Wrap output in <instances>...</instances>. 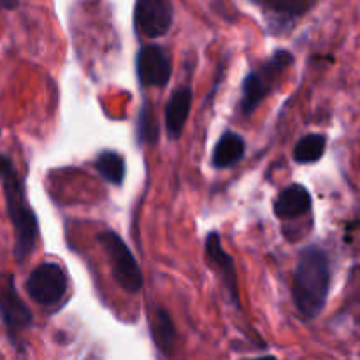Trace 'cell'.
Returning <instances> with one entry per match:
<instances>
[{"label": "cell", "mask_w": 360, "mask_h": 360, "mask_svg": "<svg viewBox=\"0 0 360 360\" xmlns=\"http://www.w3.org/2000/svg\"><path fill=\"white\" fill-rule=\"evenodd\" d=\"M333 281L330 259L319 246H306L299 252L294 269L292 297L302 319L315 320L326 308Z\"/></svg>", "instance_id": "1"}, {"label": "cell", "mask_w": 360, "mask_h": 360, "mask_svg": "<svg viewBox=\"0 0 360 360\" xmlns=\"http://www.w3.org/2000/svg\"><path fill=\"white\" fill-rule=\"evenodd\" d=\"M4 186L7 214L14 231V257L18 262H25L37 246L39 221L27 199L25 181L13 167L0 178Z\"/></svg>", "instance_id": "2"}, {"label": "cell", "mask_w": 360, "mask_h": 360, "mask_svg": "<svg viewBox=\"0 0 360 360\" xmlns=\"http://www.w3.org/2000/svg\"><path fill=\"white\" fill-rule=\"evenodd\" d=\"M294 62V55L287 49H278L269 60L262 65L260 70H252L246 74L243 81V97L239 102V109L243 115H252L257 108L264 102V98L269 95L273 86L276 84L278 77L281 76L285 69Z\"/></svg>", "instance_id": "3"}, {"label": "cell", "mask_w": 360, "mask_h": 360, "mask_svg": "<svg viewBox=\"0 0 360 360\" xmlns=\"http://www.w3.org/2000/svg\"><path fill=\"white\" fill-rule=\"evenodd\" d=\"M97 241L105 252V255H108L112 278H115L116 283L129 294L141 292L144 285L143 273H141L139 264H137L136 257L130 252L129 246L125 245V241L112 231L101 232Z\"/></svg>", "instance_id": "4"}, {"label": "cell", "mask_w": 360, "mask_h": 360, "mask_svg": "<svg viewBox=\"0 0 360 360\" xmlns=\"http://www.w3.org/2000/svg\"><path fill=\"white\" fill-rule=\"evenodd\" d=\"M27 292L35 304L55 308L67 294V276L55 262H42L35 267L27 280Z\"/></svg>", "instance_id": "5"}, {"label": "cell", "mask_w": 360, "mask_h": 360, "mask_svg": "<svg viewBox=\"0 0 360 360\" xmlns=\"http://www.w3.org/2000/svg\"><path fill=\"white\" fill-rule=\"evenodd\" d=\"M0 319L11 340L32 326V311L16 290L13 274H0Z\"/></svg>", "instance_id": "6"}, {"label": "cell", "mask_w": 360, "mask_h": 360, "mask_svg": "<svg viewBox=\"0 0 360 360\" xmlns=\"http://www.w3.org/2000/svg\"><path fill=\"white\" fill-rule=\"evenodd\" d=\"M137 76L143 86H167L172 76L171 55L162 46H143L137 53Z\"/></svg>", "instance_id": "7"}, {"label": "cell", "mask_w": 360, "mask_h": 360, "mask_svg": "<svg viewBox=\"0 0 360 360\" xmlns=\"http://www.w3.org/2000/svg\"><path fill=\"white\" fill-rule=\"evenodd\" d=\"M136 27L146 37H162L172 27V9L171 0H137L136 4Z\"/></svg>", "instance_id": "8"}, {"label": "cell", "mask_w": 360, "mask_h": 360, "mask_svg": "<svg viewBox=\"0 0 360 360\" xmlns=\"http://www.w3.org/2000/svg\"><path fill=\"white\" fill-rule=\"evenodd\" d=\"M206 257L207 264L217 269L224 280L225 288L231 295L232 302L239 308V290H238V273H236V262L231 255L224 250L220 241V236L217 232H211L206 238Z\"/></svg>", "instance_id": "9"}, {"label": "cell", "mask_w": 360, "mask_h": 360, "mask_svg": "<svg viewBox=\"0 0 360 360\" xmlns=\"http://www.w3.org/2000/svg\"><path fill=\"white\" fill-rule=\"evenodd\" d=\"M193 91L190 86L176 88L169 97L167 104L164 109V123L167 136L171 139H179L185 130L186 120L190 116V109H192Z\"/></svg>", "instance_id": "10"}, {"label": "cell", "mask_w": 360, "mask_h": 360, "mask_svg": "<svg viewBox=\"0 0 360 360\" xmlns=\"http://www.w3.org/2000/svg\"><path fill=\"white\" fill-rule=\"evenodd\" d=\"M311 210V193L304 185H288L274 200V214L281 220H294Z\"/></svg>", "instance_id": "11"}, {"label": "cell", "mask_w": 360, "mask_h": 360, "mask_svg": "<svg viewBox=\"0 0 360 360\" xmlns=\"http://www.w3.org/2000/svg\"><path fill=\"white\" fill-rule=\"evenodd\" d=\"M246 151V143L239 134L236 132H225L224 136L218 139L217 146L213 150V157H211V164L214 169H229L234 167L236 164L243 160Z\"/></svg>", "instance_id": "12"}, {"label": "cell", "mask_w": 360, "mask_h": 360, "mask_svg": "<svg viewBox=\"0 0 360 360\" xmlns=\"http://www.w3.org/2000/svg\"><path fill=\"white\" fill-rule=\"evenodd\" d=\"M151 338L162 354L171 355L174 352L178 334H176L171 315L164 308H155L153 316H151Z\"/></svg>", "instance_id": "13"}, {"label": "cell", "mask_w": 360, "mask_h": 360, "mask_svg": "<svg viewBox=\"0 0 360 360\" xmlns=\"http://www.w3.org/2000/svg\"><path fill=\"white\" fill-rule=\"evenodd\" d=\"M95 169L111 185L120 186L125 179V160L116 151L105 150L98 153L95 158Z\"/></svg>", "instance_id": "14"}, {"label": "cell", "mask_w": 360, "mask_h": 360, "mask_svg": "<svg viewBox=\"0 0 360 360\" xmlns=\"http://www.w3.org/2000/svg\"><path fill=\"white\" fill-rule=\"evenodd\" d=\"M327 137L323 134H308L301 137L294 148V160L297 164H315L326 153Z\"/></svg>", "instance_id": "15"}, {"label": "cell", "mask_w": 360, "mask_h": 360, "mask_svg": "<svg viewBox=\"0 0 360 360\" xmlns=\"http://www.w3.org/2000/svg\"><path fill=\"white\" fill-rule=\"evenodd\" d=\"M137 134H139L141 143H157L158 137V125L157 120H155V115L151 112L150 105L144 104L143 109L139 112V118H137Z\"/></svg>", "instance_id": "16"}, {"label": "cell", "mask_w": 360, "mask_h": 360, "mask_svg": "<svg viewBox=\"0 0 360 360\" xmlns=\"http://www.w3.org/2000/svg\"><path fill=\"white\" fill-rule=\"evenodd\" d=\"M13 167V160L7 155H0V178Z\"/></svg>", "instance_id": "17"}, {"label": "cell", "mask_w": 360, "mask_h": 360, "mask_svg": "<svg viewBox=\"0 0 360 360\" xmlns=\"http://www.w3.org/2000/svg\"><path fill=\"white\" fill-rule=\"evenodd\" d=\"M18 6V0H0V11L14 9Z\"/></svg>", "instance_id": "18"}, {"label": "cell", "mask_w": 360, "mask_h": 360, "mask_svg": "<svg viewBox=\"0 0 360 360\" xmlns=\"http://www.w3.org/2000/svg\"><path fill=\"white\" fill-rule=\"evenodd\" d=\"M0 136H2V130H0Z\"/></svg>", "instance_id": "19"}]
</instances>
